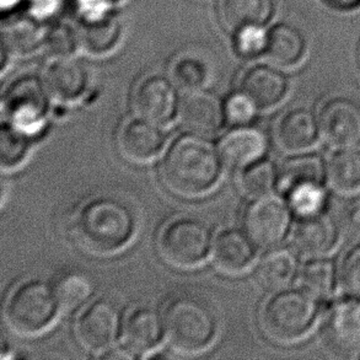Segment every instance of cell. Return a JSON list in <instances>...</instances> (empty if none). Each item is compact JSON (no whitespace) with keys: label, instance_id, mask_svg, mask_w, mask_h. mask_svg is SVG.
<instances>
[{"label":"cell","instance_id":"cell-1","mask_svg":"<svg viewBox=\"0 0 360 360\" xmlns=\"http://www.w3.org/2000/svg\"><path fill=\"white\" fill-rule=\"evenodd\" d=\"M224 164L219 146L205 136L187 131L166 148L160 164L161 181L175 195L200 198L219 185Z\"/></svg>","mask_w":360,"mask_h":360},{"label":"cell","instance_id":"cell-2","mask_svg":"<svg viewBox=\"0 0 360 360\" xmlns=\"http://www.w3.org/2000/svg\"><path fill=\"white\" fill-rule=\"evenodd\" d=\"M134 210L115 195H100L79 207L70 221V235L83 251L108 257L123 251L136 238Z\"/></svg>","mask_w":360,"mask_h":360},{"label":"cell","instance_id":"cell-3","mask_svg":"<svg viewBox=\"0 0 360 360\" xmlns=\"http://www.w3.org/2000/svg\"><path fill=\"white\" fill-rule=\"evenodd\" d=\"M165 340L172 351L185 356L208 349L218 336L219 322L214 310L200 297L182 294L166 304Z\"/></svg>","mask_w":360,"mask_h":360},{"label":"cell","instance_id":"cell-4","mask_svg":"<svg viewBox=\"0 0 360 360\" xmlns=\"http://www.w3.org/2000/svg\"><path fill=\"white\" fill-rule=\"evenodd\" d=\"M62 307L56 284L42 278H29L9 292L4 304V321L21 337H36L53 325Z\"/></svg>","mask_w":360,"mask_h":360},{"label":"cell","instance_id":"cell-5","mask_svg":"<svg viewBox=\"0 0 360 360\" xmlns=\"http://www.w3.org/2000/svg\"><path fill=\"white\" fill-rule=\"evenodd\" d=\"M317 312V297L305 289H281L263 302L258 320L271 341L292 343L311 328Z\"/></svg>","mask_w":360,"mask_h":360},{"label":"cell","instance_id":"cell-6","mask_svg":"<svg viewBox=\"0 0 360 360\" xmlns=\"http://www.w3.org/2000/svg\"><path fill=\"white\" fill-rule=\"evenodd\" d=\"M213 243V231L205 220L180 215L162 226L156 246L167 264L179 269H192L207 261Z\"/></svg>","mask_w":360,"mask_h":360},{"label":"cell","instance_id":"cell-7","mask_svg":"<svg viewBox=\"0 0 360 360\" xmlns=\"http://www.w3.org/2000/svg\"><path fill=\"white\" fill-rule=\"evenodd\" d=\"M49 98L51 95L42 79L36 75L19 77L3 93V120L36 138L44 133L49 124Z\"/></svg>","mask_w":360,"mask_h":360},{"label":"cell","instance_id":"cell-8","mask_svg":"<svg viewBox=\"0 0 360 360\" xmlns=\"http://www.w3.org/2000/svg\"><path fill=\"white\" fill-rule=\"evenodd\" d=\"M290 205L281 195L253 197L243 210V229L259 248H276L290 229Z\"/></svg>","mask_w":360,"mask_h":360},{"label":"cell","instance_id":"cell-9","mask_svg":"<svg viewBox=\"0 0 360 360\" xmlns=\"http://www.w3.org/2000/svg\"><path fill=\"white\" fill-rule=\"evenodd\" d=\"M123 316L112 299L100 297L89 302L74 326L79 345L85 351L101 353L112 347L123 331Z\"/></svg>","mask_w":360,"mask_h":360},{"label":"cell","instance_id":"cell-10","mask_svg":"<svg viewBox=\"0 0 360 360\" xmlns=\"http://www.w3.org/2000/svg\"><path fill=\"white\" fill-rule=\"evenodd\" d=\"M175 85L159 74L141 79L131 100L136 115L160 126L171 124L177 118L181 101Z\"/></svg>","mask_w":360,"mask_h":360},{"label":"cell","instance_id":"cell-11","mask_svg":"<svg viewBox=\"0 0 360 360\" xmlns=\"http://www.w3.org/2000/svg\"><path fill=\"white\" fill-rule=\"evenodd\" d=\"M167 133L164 126L136 116L128 118L118 129L117 149L127 161L148 164L164 151Z\"/></svg>","mask_w":360,"mask_h":360},{"label":"cell","instance_id":"cell-12","mask_svg":"<svg viewBox=\"0 0 360 360\" xmlns=\"http://www.w3.org/2000/svg\"><path fill=\"white\" fill-rule=\"evenodd\" d=\"M321 337L327 349L336 356H351L359 353L360 302H335L322 323Z\"/></svg>","mask_w":360,"mask_h":360},{"label":"cell","instance_id":"cell-13","mask_svg":"<svg viewBox=\"0 0 360 360\" xmlns=\"http://www.w3.org/2000/svg\"><path fill=\"white\" fill-rule=\"evenodd\" d=\"M319 126L331 146L342 149L360 146V106L351 98L328 100L320 111Z\"/></svg>","mask_w":360,"mask_h":360},{"label":"cell","instance_id":"cell-14","mask_svg":"<svg viewBox=\"0 0 360 360\" xmlns=\"http://www.w3.org/2000/svg\"><path fill=\"white\" fill-rule=\"evenodd\" d=\"M177 120L186 131L205 136L219 133L228 123L225 103L214 94L200 89L181 98Z\"/></svg>","mask_w":360,"mask_h":360},{"label":"cell","instance_id":"cell-15","mask_svg":"<svg viewBox=\"0 0 360 360\" xmlns=\"http://www.w3.org/2000/svg\"><path fill=\"white\" fill-rule=\"evenodd\" d=\"M165 338L162 314L146 305L131 310L123 323L122 341L133 356H148L160 347Z\"/></svg>","mask_w":360,"mask_h":360},{"label":"cell","instance_id":"cell-16","mask_svg":"<svg viewBox=\"0 0 360 360\" xmlns=\"http://www.w3.org/2000/svg\"><path fill=\"white\" fill-rule=\"evenodd\" d=\"M256 245L245 230L228 226L214 238L212 257L218 269L226 274H240L252 266Z\"/></svg>","mask_w":360,"mask_h":360},{"label":"cell","instance_id":"cell-17","mask_svg":"<svg viewBox=\"0 0 360 360\" xmlns=\"http://www.w3.org/2000/svg\"><path fill=\"white\" fill-rule=\"evenodd\" d=\"M319 127L311 111L304 108H292L276 121L273 136L281 150L295 154L315 144Z\"/></svg>","mask_w":360,"mask_h":360},{"label":"cell","instance_id":"cell-18","mask_svg":"<svg viewBox=\"0 0 360 360\" xmlns=\"http://www.w3.org/2000/svg\"><path fill=\"white\" fill-rule=\"evenodd\" d=\"M44 82L51 98L60 103H75L88 89V73L78 60L56 57L44 69Z\"/></svg>","mask_w":360,"mask_h":360},{"label":"cell","instance_id":"cell-19","mask_svg":"<svg viewBox=\"0 0 360 360\" xmlns=\"http://www.w3.org/2000/svg\"><path fill=\"white\" fill-rule=\"evenodd\" d=\"M239 91L246 95L258 110H271L285 98L288 79L281 70L273 67L256 65L243 74Z\"/></svg>","mask_w":360,"mask_h":360},{"label":"cell","instance_id":"cell-20","mask_svg":"<svg viewBox=\"0 0 360 360\" xmlns=\"http://www.w3.org/2000/svg\"><path fill=\"white\" fill-rule=\"evenodd\" d=\"M267 149V136L264 133L248 126L235 127L219 143L225 164L239 170L264 158Z\"/></svg>","mask_w":360,"mask_h":360},{"label":"cell","instance_id":"cell-21","mask_svg":"<svg viewBox=\"0 0 360 360\" xmlns=\"http://www.w3.org/2000/svg\"><path fill=\"white\" fill-rule=\"evenodd\" d=\"M338 230L332 217L322 212L302 217L292 233V245L305 256H321L335 248Z\"/></svg>","mask_w":360,"mask_h":360},{"label":"cell","instance_id":"cell-22","mask_svg":"<svg viewBox=\"0 0 360 360\" xmlns=\"http://www.w3.org/2000/svg\"><path fill=\"white\" fill-rule=\"evenodd\" d=\"M297 272V257L290 248H268L256 267L258 283L268 290H281L289 285Z\"/></svg>","mask_w":360,"mask_h":360},{"label":"cell","instance_id":"cell-23","mask_svg":"<svg viewBox=\"0 0 360 360\" xmlns=\"http://www.w3.org/2000/svg\"><path fill=\"white\" fill-rule=\"evenodd\" d=\"M220 18L231 31L267 24L274 13V0H221Z\"/></svg>","mask_w":360,"mask_h":360},{"label":"cell","instance_id":"cell-24","mask_svg":"<svg viewBox=\"0 0 360 360\" xmlns=\"http://www.w3.org/2000/svg\"><path fill=\"white\" fill-rule=\"evenodd\" d=\"M325 175L326 169L320 156H294L278 169V190L289 195L302 186L322 185Z\"/></svg>","mask_w":360,"mask_h":360},{"label":"cell","instance_id":"cell-25","mask_svg":"<svg viewBox=\"0 0 360 360\" xmlns=\"http://www.w3.org/2000/svg\"><path fill=\"white\" fill-rule=\"evenodd\" d=\"M307 52V41L292 25L279 24L268 34L266 53L274 63L292 67L299 63Z\"/></svg>","mask_w":360,"mask_h":360},{"label":"cell","instance_id":"cell-26","mask_svg":"<svg viewBox=\"0 0 360 360\" xmlns=\"http://www.w3.org/2000/svg\"><path fill=\"white\" fill-rule=\"evenodd\" d=\"M328 184L342 193L360 188V151L347 148L337 151L326 165Z\"/></svg>","mask_w":360,"mask_h":360},{"label":"cell","instance_id":"cell-27","mask_svg":"<svg viewBox=\"0 0 360 360\" xmlns=\"http://www.w3.org/2000/svg\"><path fill=\"white\" fill-rule=\"evenodd\" d=\"M32 136L3 120L0 127V167L3 172L18 170L29 159L32 150Z\"/></svg>","mask_w":360,"mask_h":360},{"label":"cell","instance_id":"cell-28","mask_svg":"<svg viewBox=\"0 0 360 360\" xmlns=\"http://www.w3.org/2000/svg\"><path fill=\"white\" fill-rule=\"evenodd\" d=\"M121 30L117 15L111 13L101 19L83 21L79 39L90 52L105 53L116 46L121 37Z\"/></svg>","mask_w":360,"mask_h":360},{"label":"cell","instance_id":"cell-29","mask_svg":"<svg viewBox=\"0 0 360 360\" xmlns=\"http://www.w3.org/2000/svg\"><path fill=\"white\" fill-rule=\"evenodd\" d=\"M278 169L266 156L240 170V188L250 197L271 193L277 186Z\"/></svg>","mask_w":360,"mask_h":360},{"label":"cell","instance_id":"cell-30","mask_svg":"<svg viewBox=\"0 0 360 360\" xmlns=\"http://www.w3.org/2000/svg\"><path fill=\"white\" fill-rule=\"evenodd\" d=\"M336 281V267L331 259L316 258L311 259L302 268L299 283L302 289L317 299L331 294Z\"/></svg>","mask_w":360,"mask_h":360},{"label":"cell","instance_id":"cell-31","mask_svg":"<svg viewBox=\"0 0 360 360\" xmlns=\"http://www.w3.org/2000/svg\"><path fill=\"white\" fill-rule=\"evenodd\" d=\"M56 290L62 310H73L93 295L94 285L83 273H68L56 283Z\"/></svg>","mask_w":360,"mask_h":360},{"label":"cell","instance_id":"cell-32","mask_svg":"<svg viewBox=\"0 0 360 360\" xmlns=\"http://www.w3.org/2000/svg\"><path fill=\"white\" fill-rule=\"evenodd\" d=\"M44 34L39 25L34 21L21 20L9 26L8 32L3 34V46L21 53H27L42 46Z\"/></svg>","mask_w":360,"mask_h":360},{"label":"cell","instance_id":"cell-33","mask_svg":"<svg viewBox=\"0 0 360 360\" xmlns=\"http://www.w3.org/2000/svg\"><path fill=\"white\" fill-rule=\"evenodd\" d=\"M171 77L174 83L186 93L200 90L208 78L207 67L203 62L195 57H181L177 59L172 68Z\"/></svg>","mask_w":360,"mask_h":360},{"label":"cell","instance_id":"cell-34","mask_svg":"<svg viewBox=\"0 0 360 360\" xmlns=\"http://www.w3.org/2000/svg\"><path fill=\"white\" fill-rule=\"evenodd\" d=\"M289 205L300 217L325 212L327 193L322 185H305L297 187L287 195Z\"/></svg>","mask_w":360,"mask_h":360},{"label":"cell","instance_id":"cell-35","mask_svg":"<svg viewBox=\"0 0 360 360\" xmlns=\"http://www.w3.org/2000/svg\"><path fill=\"white\" fill-rule=\"evenodd\" d=\"M78 44V37L67 24H56L44 31V49L54 57H69Z\"/></svg>","mask_w":360,"mask_h":360},{"label":"cell","instance_id":"cell-36","mask_svg":"<svg viewBox=\"0 0 360 360\" xmlns=\"http://www.w3.org/2000/svg\"><path fill=\"white\" fill-rule=\"evenodd\" d=\"M268 44V34L262 26H250L238 31L235 39V47L243 57H256L266 52Z\"/></svg>","mask_w":360,"mask_h":360},{"label":"cell","instance_id":"cell-37","mask_svg":"<svg viewBox=\"0 0 360 360\" xmlns=\"http://www.w3.org/2000/svg\"><path fill=\"white\" fill-rule=\"evenodd\" d=\"M258 108L241 91L233 94L225 103V113L228 123L234 126H248L255 120Z\"/></svg>","mask_w":360,"mask_h":360},{"label":"cell","instance_id":"cell-38","mask_svg":"<svg viewBox=\"0 0 360 360\" xmlns=\"http://www.w3.org/2000/svg\"><path fill=\"white\" fill-rule=\"evenodd\" d=\"M340 282L347 295L360 300V246L353 248L343 259Z\"/></svg>","mask_w":360,"mask_h":360},{"label":"cell","instance_id":"cell-39","mask_svg":"<svg viewBox=\"0 0 360 360\" xmlns=\"http://www.w3.org/2000/svg\"><path fill=\"white\" fill-rule=\"evenodd\" d=\"M117 1L118 0H75V9L82 22L93 21L111 14L110 9Z\"/></svg>","mask_w":360,"mask_h":360},{"label":"cell","instance_id":"cell-40","mask_svg":"<svg viewBox=\"0 0 360 360\" xmlns=\"http://www.w3.org/2000/svg\"><path fill=\"white\" fill-rule=\"evenodd\" d=\"M63 0H30V11L39 20L49 19L62 9Z\"/></svg>","mask_w":360,"mask_h":360},{"label":"cell","instance_id":"cell-41","mask_svg":"<svg viewBox=\"0 0 360 360\" xmlns=\"http://www.w3.org/2000/svg\"><path fill=\"white\" fill-rule=\"evenodd\" d=\"M345 225L347 233L352 239L360 241V200L352 202L347 207Z\"/></svg>","mask_w":360,"mask_h":360},{"label":"cell","instance_id":"cell-42","mask_svg":"<svg viewBox=\"0 0 360 360\" xmlns=\"http://www.w3.org/2000/svg\"><path fill=\"white\" fill-rule=\"evenodd\" d=\"M327 1L337 8H352L360 3V0H327Z\"/></svg>","mask_w":360,"mask_h":360},{"label":"cell","instance_id":"cell-43","mask_svg":"<svg viewBox=\"0 0 360 360\" xmlns=\"http://www.w3.org/2000/svg\"><path fill=\"white\" fill-rule=\"evenodd\" d=\"M20 0H1V8L4 11L14 9L16 5L19 4Z\"/></svg>","mask_w":360,"mask_h":360}]
</instances>
